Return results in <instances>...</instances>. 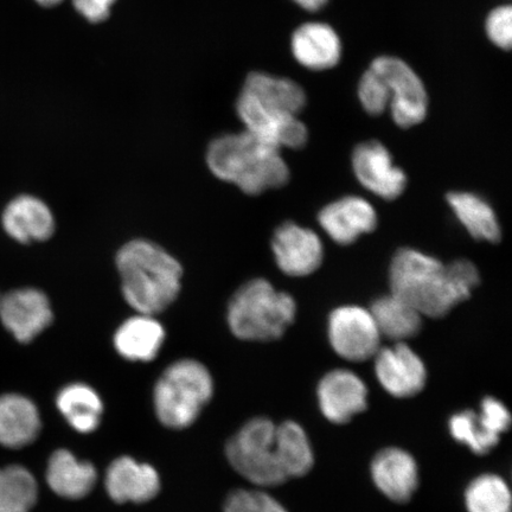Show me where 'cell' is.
<instances>
[{
  "mask_svg": "<svg viewBox=\"0 0 512 512\" xmlns=\"http://www.w3.org/2000/svg\"><path fill=\"white\" fill-rule=\"evenodd\" d=\"M390 286L422 316L444 317L479 284L477 267L467 260L444 265L431 255L401 249L390 266Z\"/></svg>",
  "mask_w": 512,
  "mask_h": 512,
  "instance_id": "1",
  "label": "cell"
},
{
  "mask_svg": "<svg viewBox=\"0 0 512 512\" xmlns=\"http://www.w3.org/2000/svg\"><path fill=\"white\" fill-rule=\"evenodd\" d=\"M121 294L134 312L158 316L182 292L183 267L156 242L134 239L115 255Z\"/></svg>",
  "mask_w": 512,
  "mask_h": 512,
  "instance_id": "2",
  "label": "cell"
},
{
  "mask_svg": "<svg viewBox=\"0 0 512 512\" xmlns=\"http://www.w3.org/2000/svg\"><path fill=\"white\" fill-rule=\"evenodd\" d=\"M206 162L217 179L235 185L247 195L284 187L290 179V169L280 150L246 131L213 140Z\"/></svg>",
  "mask_w": 512,
  "mask_h": 512,
  "instance_id": "3",
  "label": "cell"
},
{
  "mask_svg": "<svg viewBox=\"0 0 512 512\" xmlns=\"http://www.w3.org/2000/svg\"><path fill=\"white\" fill-rule=\"evenodd\" d=\"M296 312L297 305L290 294L278 291L266 279H253L230 298L227 324L242 341L270 342L285 334Z\"/></svg>",
  "mask_w": 512,
  "mask_h": 512,
  "instance_id": "4",
  "label": "cell"
},
{
  "mask_svg": "<svg viewBox=\"0 0 512 512\" xmlns=\"http://www.w3.org/2000/svg\"><path fill=\"white\" fill-rule=\"evenodd\" d=\"M213 394V376L202 362L178 360L163 371L153 389L157 419L171 430H184L200 418Z\"/></svg>",
  "mask_w": 512,
  "mask_h": 512,
  "instance_id": "5",
  "label": "cell"
},
{
  "mask_svg": "<svg viewBox=\"0 0 512 512\" xmlns=\"http://www.w3.org/2000/svg\"><path fill=\"white\" fill-rule=\"evenodd\" d=\"M275 428L267 418L246 422L226 445V457L233 469L259 488H275L287 482L275 451Z\"/></svg>",
  "mask_w": 512,
  "mask_h": 512,
  "instance_id": "6",
  "label": "cell"
},
{
  "mask_svg": "<svg viewBox=\"0 0 512 512\" xmlns=\"http://www.w3.org/2000/svg\"><path fill=\"white\" fill-rule=\"evenodd\" d=\"M386 83L389 110L402 128L419 125L427 117L428 94L425 83L408 63L395 56H380L370 64Z\"/></svg>",
  "mask_w": 512,
  "mask_h": 512,
  "instance_id": "7",
  "label": "cell"
},
{
  "mask_svg": "<svg viewBox=\"0 0 512 512\" xmlns=\"http://www.w3.org/2000/svg\"><path fill=\"white\" fill-rule=\"evenodd\" d=\"M236 110L245 131L268 145L281 149H302L309 131L298 115L267 105L246 92H241Z\"/></svg>",
  "mask_w": 512,
  "mask_h": 512,
  "instance_id": "8",
  "label": "cell"
},
{
  "mask_svg": "<svg viewBox=\"0 0 512 512\" xmlns=\"http://www.w3.org/2000/svg\"><path fill=\"white\" fill-rule=\"evenodd\" d=\"M328 335L332 349L349 362H366L381 348L375 319L360 306H342L331 312Z\"/></svg>",
  "mask_w": 512,
  "mask_h": 512,
  "instance_id": "9",
  "label": "cell"
},
{
  "mask_svg": "<svg viewBox=\"0 0 512 512\" xmlns=\"http://www.w3.org/2000/svg\"><path fill=\"white\" fill-rule=\"evenodd\" d=\"M510 426L509 409L495 398H485L480 403L479 412L465 409L448 421L452 438L477 456H485L494 450Z\"/></svg>",
  "mask_w": 512,
  "mask_h": 512,
  "instance_id": "10",
  "label": "cell"
},
{
  "mask_svg": "<svg viewBox=\"0 0 512 512\" xmlns=\"http://www.w3.org/2000/svg\"><path fill=\"white\" fill-rule=\"evenodd\" d=\"M0 320L17 342L28 344L53 323L54 311L38 288H17L0 297Z\"/></svg>",
  "mask_w": 512,
  "mask_h": 512,
  "instance_id": "11",
  "label": "cell"
},
{
  "mask_svg": "<svg viewBox=\"0 0 512 512\" xmlns=\"http://www.w3.org/2000/svg\"><path fill=\"white\" fill-rule=\"evenodd\" d=\"M374 361L377 381L394 398H414L424 390L427 383L425 363L405 342L380 348Z\"/></svg>",
  "mask_w": 512,
  "mask_h": 512,
  "instance_id": "12",
  "label": "cell"
},
{
  "mask_svg": "<svg viewBox=\"0 0 512 512\" xmlns=\"http://www.w3.org/2000/svg\"><path fill=\"white\" fill-rule=\"evenodd\" d=\"M317 399L326 420L345 425L368 408V388L351 370L336 369L319 381Z\"/></svg>",
  "mask_w": 512,
  "mask_h": 512,
  "instance_id": "13",
  "label": "cell"
},
{
  "mask_svg": "<svg viewBox=\"0 0 512 512\" xmlns=\"http://www.w3.org/2000/svg\"><path fill=\"white\" fill-rule=\"evenodd\" d=\"M274 259L290 277H306L322 265L324 247L319 236L293 222L281 224L272 240Z\"/></svg>",
  "mask_w": 512,
  "mask_h": 512,
  "instance_id": "14",
  "label": "cell"
},
{
  "mask_svg": "<svg viewBox=\"0 0 512 512\" xmlns=\"http://www.w3.org/2000/svg\"><path fill=\"white\" fill-rule=\"evenodd\" d=\"M352 168L364 188L383 200L392 201L406 189L407 177L387 147L379 142L360 144L352 153Z\"/></svg>",
  "mask_w": 512,
  "mask_h": 512,
  "instance_id": "15",
  "label": "cell"
},
{
  "mask_svg": "<svg viewBox=\"0 0 512 512\" xmlns=\"http://www.w3.org/2000/svg\"><path fill=\"white\" fill-rule=\"evenodd\" d=\"M371 479L389 501L408 503L419 488V466L411 453L400 447L383 448L370 465Z\"/></svg>",
  "mask_w": 512,
  "mask_h": 512,
  "instance_id": "16",
  "label": "cell"
},
{
  "mask_svg": "<svg viewBox=\"0 0 512 512\" xmlns=\"http://www.w3.org/2000/svg\"><path fill=\"white\" fill-rule=\"evenodd\" d=\"M160 485L155 467L127 456L115 459L106 472L107 494L119 504L150 502L158 496Z\"/></svg>",
  "mask_w": 512,
  "mask_h": 512,
  "instance_id": "17",
  "label": "cell"
},
{
  "mask_svg": "<svg viewBox=\"0 0 512 512\" xmlns=\"http://www.w3.org/2000/svg\"><path fill=\"white\" fill-rule=\"evenodd\" d=\"M318 221L330 239L338 245H350L363 234L373 232L377 226V214L364 198L348 196L323 208Z\"/></svg>",
  "mask_w": 512,
  "mask_h": 512,
  "instance_id": "18",
  "label": "cell"
},
{
  "mask_svg": "<svg viewBox=\"0 0 512 512\" xmlns=\"http://www.w3.org/2000/svg\"><path fill=\"white\" fill-rule=\"evenodd\" d=\"M3 228L23 245L48 241L56 230L53 210L36 196L21 195L9 202L2 216Z\"/></svg>",
  "mask_w": 512,
  "mask_h": 512,
  "instance_id": "19",
  "label": "cell"
},
{
  "mask_svg": "<svg viewBox=\"0 0 512 512\" xmlns=\"http://www.w3.org/2000/svg\"><path fill=\"white\" fill-rule=\"evenodd\" d=\"M291 50L300 66L313 72L335 68L343 54L342 41L336 30L319 22L300 25L293 32Z\"/></svg>",
  "mask_w": 512,
  "mask_h": 512,
  "instance_id": "20",
  "label": "cell"
},
{
  "mask_svg": "<svg viewBox=\"0 0 512 512\" xmlns=\"http://www.w3.org/2000/svg\"><path fill=\"white\" fill-rule=\"evenodd\" d=\"M165 338L166 330L157 316L136 312L115 330L113 345L124 360L146 363L156 360Z\"/></svg>",
  "mask_w": 512,
  "mask_h": 512,
  "instance_id": "21",
  "label": "cell"
},
{
  "mask_svg": "<svg viewBox=\"0 0 512 512\" xmlns=\"http://www.w3.org/2000/svg\"><path fill=\"white\" fill-rule=\"evenodd\" d=\"M42 421L34 401L15 393L0 395V445L19 450L34 443Z\"/></svg>",
  "mask_w": 512,
  "mask_h": 512,
  "instance_id": "22",
  "label": "cell"
},
{
  "mask_svg": "<svg viewBox=\"0 0 512 512\" xmlns=\"http://www.w3.org/2000/svg\"><path fill=\"white\" fill-rule=\"evenodd\" d=\"M46 478L57 496L78 501L91 494L98 482V471L92 463L80 460L61 448L51 454Z\"/></svg>",
  "mask_w": 512,
  "mask_h": 512,
  "instance_id": "23",
  "label": "cell"
},
{
  "mask_svg": "<svg viewBox=\"0 0 512 512\" xmlns=\"http://www.w3.org/2000/svg\"><path fill=\"white\" fill-rule=\"evenodd\" d=\"M56 406L68 425L81 434H91L98 430L105 411L98 392L81 382L63 387L57 394Z\"/></svg>",
  "mask_w": 512,
  "mask_h": 512,
  "instance_id": "24",
  "label": "cell"
},
{
  "mask_svg": "<svg viewBox=\"0 0 512 512\" xmlns=\"http://www.w3.org/2000/svg\"><path fill=\"white\" fill-rule=\"evenodd\" d=\"M275 451L287 480L309 475L315 466V452L309 435L296 421H285L277 425Z\"/></svg>",
  "mask_w": 512,
  "mask_h": 512,
  "instance_id": "25",
  "label": "cell"
},
{
  "mask_svg": "<svg viewBox=\"0 0 512 512\" xmlns=\"http://www.w3.org/2000/svg\"><path fill=\"white\" fill-rule=\"evenodd\" d=\"M382 337L405 342L418 335L422 315L414 306L394 293L376 299L370 309Z\"/></svg>",
  "mask_w": 512,
  "mask_h": 512,
  "instance_id": "26",
  "label": "cell"
},
{
  "mask_svg": "<svg viewBox=\"0 0 512 512\" xmlns=\"http://www.w3.org/2000/svg\"><path fill=\"white\" fill-rule=\"evenodd\" d=\"M447 202L472 238L488 242L501 239V226L495 211L484 198L472 192H451Z\"/></svg>",
  "mask_w": 512,
  "mask_h": 512,
  "instance_id": "27",
  "label": "cell"
},
{
  "mask_svg": "<svg viewBox=\"0 0 512 512\" xmlns=\"http://www.w3.org/2000/svg\"><path fill=\"white\" fill-rule=\"evenodd\" d=\"M242 91L294 115H299L306 106V93L302 86L293 80L266 73L249 74Z\"/></svg>",
  "mask_w": 512,
  "mask_h": 512,
  "instance_id": "28",
  "label": "cell"
},
{
  "mask_svg": "<svg viewBox=\"0 0 512 512\" xmlns=\"http://www.w3.org/2000/svg\"><path fill=\"white\" fill-rule=\"evenodd\" d=\"M38 499L34 475L22 465L0 469V512H30Z\"/></svg>",
  "mask_w": 512,
  "mask_h": 512,
  "instance_id": "29",
  "label": "cell"
},
{
  "mask_svg": "<svg viewBox=\"0 0 512 512\" xmlns=\"http://www.w3.org/2000/svg\"><path fill=\"white\" fill-rule=\"evenodd\" d=\"M465 507L467 512H511L508 483L495 473L478 476L465 490Z\"/></svg>",
  "mask_w": 512,
  "mask_h": 512,
  "instance_id": "30",
  "label": "cell"
},
{
  "mask_svg": "<svg viewBox=\"0 0 512 512\" xmlns=\"http://www.w3.org/2000/svg\"><path fill=\"white\" fill-rule=\"evenodd\" d=\"M223 512H288L278 499L262 490L238 489L230 492Z\"/></svg>",
  "mask_w": 512,
  "mask_h": 512,
  "instance_id": "31",
  "label": "cell"
},
{
  "mask_svg": "<svg viewBox=\"0 0 512 512\" xmlns=\"http://www.w3.org/2000/svg\"><path fill=\"white\" fill-rule=\"evenodd\" d=\"M358 99L369 115H381L388 110L389 98L386 83L373 68H368L358 83Z\"/></svg>",
  "mask_w": 512,
  "mask_h": 512,
  "instance_id": "32",
  "label": "cell"
},
{
  "mask_svg": "<svg viewBox=\"0 0 512 512\" xmlns=\"http://www.w3.org/2000/svg\"><path fill=\"white\" fill-rule=\"evenodd\" d=\"M485 31L496 47L510 50L512 44V9L510 5H501L491 10L486 17Z\"/></svg>",
  "mask_w": 512,
  "mask_h": 512,
  "instance_id": "33",
  "label": "cell"
},
{
  "mask_svg": "<svg viewBox=\"0 0 512 512\" xmlns=\"http://www.w3.org/2000/svg\"><path fill=\"white\" fill-rule=\"evenodd\" d=\"M114 3L115 0H73L76 11L92 23L106 21Z\"/></svg>",
  "mask_w": 512,
  "mask_h": 512,
  "instance_id": "34",
  "label": "cell"
},
{
  "mask_svg": "<svg viewBox=\"0 0 512 512\" xmlns=\"http://www.w3.org/2000/svg\"><path fill=\"white\" fill-rule=\"evenodd\" d=\"M300 9L309 12H317L323 10L330 0H292Z\"/></svg>",
  "mask_w": 512,
  "mask_h": 512,
  "instance_id": "35",
  "label": "cell"
},
{
  "mask_svg": "<svg viewBox=\"0 0 512 512\" xmlns=\"http://www.w3.org/2000/svg\"><path fill=\"white\" fill-rule=\"evenodd\" d=\"M35 2L44 6V8H51V6L59 5L63 0H35Z\"/></svg>",
  "mask_w": 512,
  "mask_h": 512,
  "instance_id": "36",
  "label": "cell"
}]
</instances>
